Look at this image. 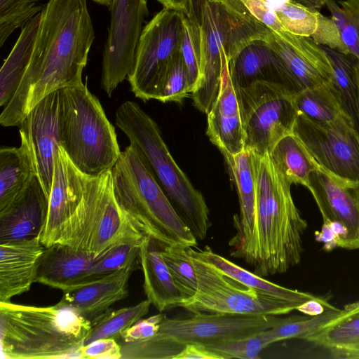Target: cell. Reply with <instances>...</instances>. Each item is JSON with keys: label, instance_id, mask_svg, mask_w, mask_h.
Here are the masks:
<instances>
[{"label": "cell", "instance_id": "obj_45", "mask_svg": "<svg viewBox=\"0 0 359 359\" xmlns=\"http://www.w3.org/2000/svg\"><path fill=\"white\" fill-rule=\"evenodd\" d=\"M344 23L340 29L341 39L351 54L359 61V0H339Z\"/></svg>", "mask_w": 359, "mask_h": 359}, {"label": "cell", "instance_id": "obj_6", "mask_svg": "<svg viewBox=\"0 0 359 359\" xmlns=\"http://www.w3.org/2000/svg\"><path fill=\"white\" fill-rule=\"evenodd\" d=\"M60 145L90 177L111 170L119 157L114 127L83 82L60 90Z\"/></svg>", "mask_w": 359, "mask_h": 359}, {"label": "cell", "instance_id": "obj_50", "mask_svg": "<svg viewBox=\"0 0 359 359\" xmlns=\"http://www.w3.org/2000/svg\"><path fill=\"white\" fill-rule=\"evenodd\" d=\"M344 233V227L336 222L326 221L320 231L314 233L316 241L323 243V249L330 252L336 248H339L342 236Z\"/></svg>", "mask_w": 359, "mask_h": 359}, {"label": "cell", "instance_id": "obj_32", "mask_svg": "<svg viewBox=\"0 0 359 359\" xmlns=\"http://www.w3.org/2000/svg\"><path fill=\"white\" fill-rule=\"evenodd\" d=\"M304 340L327 350L359 343V302L346 305L333 319L309 334Z\"/></svg>", "mask_w": 359, "mask_h": 359}, {"label": "cell", "instance_id": "obj_58", "mask_svg": "<svg viewBox=\"0 0 359 359\" xmlns=\"http://www.w3.org/2000/svg\"><path fill=\"white\" fill-rule=\"evenodd\" d=\"M355 77L359 94V61L357 60L355 65Z\"/></svg>", "mask_w": 359, "mask_h": 359}, {"label": "cell", "instance_id": "obj_19", "mask_svg": "<svg viewBox=\"0 0 359 359\" xmlns=\"http://www.w3.org/2000/svg\"><path fill=\"white\" fill-rule=\"evenodd\" d=\"M87 176L74 165L60 145L48 198L47 218L39 236L45 247L57 243L83 191Z\"/></svg>", "mask_w": 359, "mask_h": 359}, {"label": "cell", "instance_id": "obj_48", "mask_svg": "<svg viewBox=\"0 0 359 359\" xmlns=\"http://www.w3.org/2000/svg\"><path fill=\"white\" fill-rule=\"evenodd\" d=\"M164 315L157 314L140 319L121 334L120 343H131L151 339L158 332Z\"/></svg>", "mask_w": 359, "mask_h": 359}, {"label": "cell", "instance_id": "obj_34", "mask_svg": "<svg viewBox=\"0 0 359 359\" xmlns=\"http://www.w3.org/2000/svg\"><path fill=\"white\" fill-rule=\"evenodd\" d=\"M293 98L298 114L314 121L350 118L344 112L333 86L304 88L295 93Z\"/></svg>", "mask_w": 359, "mask_h": 359}, {"label": "cell", "instance_id": "obj_33", "mask_svg": "<svg viewBox=\"0 0 359 359\" xmlns=\"http://www.w3.org/2000/svg\"><path fill=\"white\" fill-rule=\"evenodd\" d=\"M327 55L332 68L333 86L343 109L359 132V94L355 77L357 58L321 46Z\"/></svg>", "mask_w": 359, "mask_h": 359}, {"label": "cell", "instance_id": "obj_46", "mask_svg": "<svg viewBox=\"0 0 359 359\" xmlns=\"http://www.w3.org/2000/svg\"><path fill=\"white\" fill-rule=\"evenodd\" d=\"M311 38L318 45L327 46L344 54H351L341 39L336 22L319 11L317 29Z\"/></svg>", "mask_w": 359, "mask_h": 359}, {"label": "cell", "instance_id": "obj_51", "mask_svg": "<svg viewBox=\"0 0 359 359\" xmlns=\"http://www.w3.org/2000/svg\"><path fill=\"white\" fill-rule=\"evenodd\" d=\"M174 359H220L205 346L187 344Z\"/></svg>", "mask_w": 359, "mask_h": 359}, {"label": "cell", "instance_id": "obj_37", "mask_svg": "<svg viewBox=\"0 0 359 359\" xmlns=\"http://www.w3.org/2000/svg\"><path fill=\"white\" fill-rule=\"evenodd\" d=\"M341 311L339 309H327L316 316H290L281 323L266 330L265 337L268 346L272 343L288 339H304L332 319Z\"/></svg>", "mask_w": 359, "mask_h": 359}, {"label": "cell", "instance_id": "obj_40", "mask_svg": "<svg viewBox=\"0 0 359 359\" xmlns=\"http://www.w3.org/2000/svg\"><path fill=\"white\" fill-rule=\"evenodd\" d=\"M318 13V10L307 8L294 0L276 11L284 31L307 37H311L317 29Z\"/></svg>", "mask_w": 359, "mask_h": 359}, {"label": "cell", "instance_id": "obj_23", "mask_svg": "<svg viewBox=\"0 0 359 359\" xmlns=\"http://www.w3.org/2000/svg\"><path fill=\"white\" fill-rule=\"evenodd\" d=\"M44 249L39 238L0 243V302L29 290Z\"/></svg>", "mask_w": 359, "mask_h": 359}, {"label": "cell", "instance_id": "obj_41", "mask_svg": "<svg viewBox=\"0 0 359 359\" xmlns=\"http://www.w3.org/2000/svg\"><path fill=\"white\" fill-rule=\"evenodd\" d=\"M180 52L186 67L191 94L200 75L201 34L200 24L184 15V29Z\"/></svg>", "mask_w": 359, "mask_h": 359}, {"label": "cell", "instance_id": "obj_29", "mask_svg": "<svg viewBox=\"0 0 359 359\" xmlns=\"http://www.w3.org/2000/svg\"><path fill=\"white\" fill-rule=\"evenodd\" d=\"M19 147L0 149V210L6 207L36 175L30 149L20 138Z\"/></svg>", "mask_w": 359, "mask_h": 359}, {"label": "cell", "instance_id": "obj_15", "mask_svg": "<svg viewBox=\"0 0 359 359\" xmlns=\"http://www.w3.org/2000/svg\"><path fill=\"white\" fill-rule=\"evenodd\" d=\"M18 127L20 138L30 149L36 175L49 198L60 147V90L40 100Z\"/></svg>", "mask_w": 359, "mask_h": 359}, {"label": "cell", "instance_id": "obj_26", "mask_svg": "<svg viewBox=\"0 0 359 359\" xmlns=\"http://www.w3.org/2000/svg\"><path fill=\"white\" fill-rule=\"evenodd\" d=\"M139 262L144 276L143 289L151 304L160 312L179 306L185 298L175 285L161 255V247L155 239L144 238Z\"/></svg>", "mask_w": 359, "mask_h": 359}, {"label": "cell", "instance_id": "obj_2", "mask_svg": "<svg viewBox=\"0 0 359 359\" xmlns=\"http://www.w3.org/2000/svg\"><path fill=\"white\" fill-rule=\"evenodd\" d=\"M257 189L254 227L248 240L230 255L250 265L265 277L286 272L298 264L307 228L291 194V183L280 172L269 154L253 152Z\"/></svg>", "mask_w": 359, "mask_h": 359}, {"label": "cell", "instance_id": "obj_44", "mask_svg": "<svg viewBox=\"0 0 359 359\" xmlns=\"http://www.w3.org/2000/svg\"><path fill=\"white\" fill-rule=\"evenodd\" d=\"M189 93L187 70L180 50L170 65L159 101L182 102Z\"/></svg>", "mask_w": 359, "mask_h": 359}, {"label": "cell", "instance_id": "obj_1", "mask_svg": "<svg viewBox=\"0 0 359 359\" xmlns=\"http://www.w3.org/2000/svg\"><path fill=\"white\" fill-rule=\"evenodd\" d=\"M95 37L87 0L45 4L29 64L15 95L0 115L1 125L19 126L46 95L82 83Z\"/></svg>", "mask_w": 359, "mask_h": 359}, {"label": "cell", "instance_id": "obj_30", "mask_svg": "<svg viewBox=\"0 0 359 359\" xmlns=\"http://www.w3.org/2000/svg\"><path fill=\"white\" fill-rule=\"evenodd\" d=\"M272 162L291 184L309 185L310 175L320 168L293 134L280 139L269 154Z\"/></svg>", "mask_w": 359, "mask_h": 359}, {"label": "cell", "instance_id": "obj_27", "mask_svg": "<svg viewBox=\"0 0 359 359\" xmlns=\"http://www.w3.org/2000/svg\"><path fill=\"white\" fill-rule=\"evenodd\" d=\"M187 250L190 255L210 264L227 277L264 295L299 305L317 297L308 292L289 289L270 282L215 253L209 246L202 250L190 247L187 248Z\"/></svg>", "mask_w": 359, "mask_h": 359}, {"label": "cell", "instance_id": "obj_13", "mask_svg": "<svg viewBox=\"0 0 359 359\" xmlns=\"http://www.w3.org/2000/svg\"><path fill=\"white\" fill-rule=\"evenodd\" d=\"M194 314L186 318L164 316L158 333L184 345L209 346L270 329L286 319L273 315L203 312Z\"/></svg>", "mask_w": 359, "mask_h": 359}, {"label": "cell", "instance_id": "obj_25", "mask_svg": "<svg viewBox=\"0 0 359 359\" xmlns=\"http://www.w3.org/2000/svg\"><path fill=\"white\" fill-rule=\"evenodd\" d=\"M223 156L236 185L240 205L239 215L233 217L236 232L229 242L230 252H233L248 240L254 227L257 189L253 151L244 149L236 155Z\"/></svg>", "mask_w": 359, "mask_h": 359}, {"label": "cell", "instance_id": "obj_4", "mask_svg": "<svg viewBox=\"0 0 359 359\" xmlns=\"http://www.w3.org/2000/svg\"><path fill=\"white\" fill-rule=\"evenodd\" d=\"M111 175L119 206L146 236L155 239L161 246H196L198 240L135 147L130 144L121 151Z\"/></svg>", "mask_w": 359, "mask_h": 359}, {"label": "cell", "instance_id": "obj_55", "mask_svg": "<svg viewBox=\"0 0 359 359\" xmlns=\"http://www.w3.org/2000/svg\"><path fill=\"white\" fill-rule=\"evenodd\" d=\"M163 8L179 11L189 15L190 0H156Z\"/></svg>", "mask_w": 359, "mask_h": 359}, {"label": "cell", "instance_id": "obj_52", "mask_svg": "<svg viewBox=\"0 0 359 359\" xmlns=\"http://www.w3.org/2000/svg\"><path fill=\"white\" fill-rule=\"evenodd\" d=\"M336 309L325 299L317 297L309 299L297 306V311L309 316H316L323 313L327 309Z\"/></svg>", "mask_w": 359, "mask_h": 359}, {"label": "cell", "instance_id": "obj_20", "mask_svg": "<svg viewBox=\"0 0 359 359\" xmlns=\"http://www.w3.org/2000/svg\"><path fill=\"white\" fill-rule=\"evenodd\" d=\"M48 211V197L36 175L0 210V243L39 238Z\"/></svg>", "mask_w": 359, "mask_h": 359}, {"label": "cell", "instance_id": "obj_47", "mask_svg": "<svg viewBox=\"0 0 359 359\" xmlns=\"http://www.w3.org/2000/svg\"><path fill=\"white\" fill-rule=\"evenodd\" d=\"M121 346L114 339H100L83 345L78 359H121Z\"/></svg>", "mask_w": 359, "mask_h": 359}, {"label": "cell", "instance_id": "obj_35", "mask_svg": "<svg viewBox=\"0 0 359 359\" xmlns=\"http://www.w3.org/2000/svg\"><path fill=\"white\" fill-rule=\"evenodd\" d=\"M151 304L147 299L133 306L104 311L90 320V330L84 345L100 339L118 341L123 331L149 312Z\"/></svg>", "mask_w": 359, "mask_h": 359}, {"label": "cell", "instance_id": "obj_39", "mask_svg": "<svg viewBox=\"0 0 359 359\" xmlns=\"http://www.w3.org/2000/svg\"><path fill=\"white\" fill-rule=\"evenodd\" d=\"M40 0H0V46H2L13 31L22 28L41 12Z\"/></svg>", "mask_w": 359, "mask_h": 359}, {"label": "cell", "instance_id": "obj_12", "mask_svg": "<svg viewBox=\"0 0 359 359\" xmlns=\"http://www.w3.org/2000/svg\"><path fill=\"white\" fill-rule=\"evenodd\" d=\"M104 46L100 85L110 97L132 72L145 18L147 0H113Z\"/></svg>", "mask_w": 359, "mask_h": 359}, {"label": "cell", "instance_id": "obj_43", "mask_svg": "<svg viewBox=\"0 0 359 359\" xmlns=\"http://www.w3.org/2000/svg\"><path fill=\"white\" fill-rule=\"evenodd\" d=\"M264 332L205 346L220 359H257L259 358V353L268 346Z\"/></svg>", "mask_w": 359, "mask_h": 359}, {"label": "cell", "instance_id": "obj_17", "mask_svg": "<svg viewBox=\"0 0 359 359\" xmlns=\"http://www.w3.org/2000/svg\"><path fill=\"white\" fill-rule=\"evenodd\" d=\"M268 43L304 88L333 86L327 53L311 37L272 32Z\"/></svg>", "mask_w": 359, "mask_h": 359}, {"label": "cell", "instance_id": "obj_49", "mask_svg": "<svg viewBox=\"0 0 359 359\" xmlns=\"http://www.w3.org/2000/svg\"><path fill=\"white\" fill-rule=\"evenodd\" d=\"M250 13L274 32L283 30L276 16L264 0H241Z\"/></svg>", "mask_w": 359, "mask_h": 359}, {"label": "cell", "instance_id": "obj_53", "mask_svg": "<svg viewBox=\"0 0 359 359\" xmlns=\"http://www.w3.org/2000/svg\"><path fill=\"white\" fill-rule=\"evenodd\" d=\"M335 358L359 359V343L337 349L329 350Z\"/></svg>", "mask_w": 359, "mask_h": 359}, {"label": "cell", "instance_id": "obj_22", "mask_svg": "<svg viewBox=\"0 0 359 359\" xmlns=\"http://www.w3.org/2000/svg\"><path fill=\"white\" fill-rule=\"evenodd\" d=\"M137 261L97 280L63 291L60 300L90 321L128 294V282Z\"/></svg>", "mask_w": 359, "mask_h": 359}, {"label": "cell", "instance_id": "obj_18", "mask_svg": "<svg viewBox=\"0 0 359 359\" xmlns=\"http://www.w3.org/2000/svg\"><path fill=\"white\" fill-rule=\"evenodd\" d=\"M229 69L234 89L259 81L282 86L293 93L304 89L266 41L256 40L245 46L229 61Z\"/></svg>", "mask_w": 359, "mask_h": 359}, {"label": "cell", "instance_id": "obj_5", "mask_svg": "<svg viewBox=\"0 0 359 359\" xmlns=\"http://www.w3.org/2000/svg\"><path fill=\"white\" fill-rule=\"evenodd\" d=\"M115 123L144 158L196 239H205L211 226L205 199L172 158L155 121L136 102L128 100L116 109Z\"/></svg>", "mask_w": 359, "mask_h": 359}, {"label": "cell", "instance_id": "obj_36", "mask_svg": "<svg viewBox=\"0 0 359 359\" xmlns=\"http://www.w3.org/2000/svg\"><path fill=\"white\" fill-rule=\"evenodd\" d=\"M161 247V255L175 285L185 298L184 301L189 299L196 292L197 278L187 248L178 245Z\"/></svg>", "mask_w": 359, "mask_h": 359}, {"label": "cell", "instance_id": "obj_9", "mask_svg": "<svg viewBox=\"0 0 359 359\" xmlns=\"http://www.w3.org/2000/svg\"><path fill=\"white\" fill-rule=\"evenodd\" d=\"M184 15L181 11L163 8L143 27L134 67L127 78L136 97L144 102L160 100L171 62L180 50Z\"/></svg>", "mask_w": 359, "mask_h": 359}, {"label": "cell", "instance_id": "obj_11", "mask_svg": "<svg viewBox=\"0 0 359 359\" xmlns=\"http://www.w3.org/2000/svg\"><path fill=\"white\" fill-rule=\"evenodd\" d=\"M292 133L322 170L359 182V132L350 118L317 122L298 114Z\"/></svg>", "mask_w": 359, "mask_h": 359}, {"label": "cell", "instance_id": "obj_16", "mask_svg": "<svg viewBox=\"0 0 359 359\" xmlns=\"http://www.w3.org/2000/svg\"><path fill=\"white\" fill-rule=\"evenodd\" d=\"M307 189L323 222H337L347 229L342 248L359 249V182L344 180L320 168L311 172Z\"/></svg>", "mask_w": 359, "mask_h": 359}, {"label": "cell", "instance_id": "obj_14", "mask_svg": "<svg viewBox=\"0 0 359 359\" xmlns=\"http://www.w3.org/2000/svg\"><path fill=\"white\" fill-rule=\"evenodd\" d=\"M201 17L200 75L191 96L196 107L208 114L221 90L222 55L229 41V23L226 11L219 0L208 1L203 8Z\"/></svg>", "mask_w": 359, "mask_h": 359}, {"label": "cell", "instance_id": "obj_31", "mask_svg": "<svg viewBox=\"0 0 359 359\" xmlns=\"http://www.w3.org/2000/svg\"><path fill=\"white\" fill-rule=\"evenodd\" d=\"M229 23V36L225 49L228 61L252 41H268L272 30L254 17L241 0H219Z\"/></svg>", "mask_w": 359, "mask_h": 359}, {"label": "cell", "instance_id": "obj_38", "mask_svg": "<svg viewBox=\"0 0 359 359\" xmlns=\"http://www.w3.org/2000/svg\"><path fill=\"white\" fill-rule=\"evenodd\" d=\"M120 344L121 359H174L185 346L158 332L147 340Z\"/></svg>", "mask_w": 359, "mask_h": 359}, {"label": "cell", "instance_id": "obj_3", "mask_svg": "<svg viewBox=\"0 0 359 359\" xmlns=\"http://www.w3.org/2000/svg\"><path fill=\"white\" fill-rule=\"evenodd\" d=\"M90 321L60 301L49 306L0 302L3 359L78 358Z\"/></svg>", "mask_w": 359, "mask_h": 359}, {"label": "cell", "instance_id": "obj_42", "mask_svg": "<svg viewBox=\"0 0 359 359\" xmlns=\"http://www.w3.org/2000/svg\"><path fill=\"white\" fill-rule=\"evenodd\" d=\"M139 250L140 245L130 243L119 244L111 248L97 257L86 278L81 284L100 278L137 261Z\"/></svg>", "mask_w": 359, "mask_h": 359}, {"label": "cell", "instance_id": "obj_7", "mask_svg": "<svg viewBox=\"0 0 359 359\" xmlns=\"http://www.w3.org/2000/svg\"><path fill=\"white\" fill-rule=\"evenodd\" d=\"M145 237L119 206L111 170L97 177L87 176L57 243L97 257L119 244L140 246Z\"/></svg>", "mask_w": 359, "mask_h": 359}, {"label": "cell", "instance_id": "obj_24", "mask_svg": "<svg viewBox=\"0 0 359 359\" xmlns=\"http://www.w3.org/2000/svg\"><path fill=\"white\" fill-rule=\"evenodd\" d=\"M96 258L93 254L55 243L45 247L34 282L63 292L82 283Z\"/></svg>", "mask_w": 359, "mask_h": 359}, {"label": "cell", "instance_id": "obj_28", "mask_svg": "<svg viewBox=\"0 0 359 359\" xmlns=\"http://www.w3.org/2000/svg\"><path fill=\"white\" fill-rule=\"evenodd\" d=\"M40 21L41 13L21 28L13 48L1 68V107L9 104L20 85L31 60Z\"/></svg>", "mask_w": 359, "mask_h": 359}, {"label": "cell", "instance_id": "obj_21", "mask_svg": "<svg viewBox=\"0 0 359 359\" xmlns=\"http://www.w3.org/2000/svg\"><path fill=\"white\" fill-rule=\"evenodd\" d=\"M222 57L221 90L215 105L207 114L206 134L223 155H236L245 149V133L225 48Z\"/></svg>", "mask_w": 359, "mask_h": 359}, {"label": "cell", "instance_id": "obj_57", "mask_svg": "<svg viewBox=\"0 0 359 359\" xmlns=\"http://www.w3.org/2000/svg\"><path fill=\"white\" fill-rule=\"evenodd\" d=\"M266 4L275 12L280 9L287 2L292 0H264Z\"/></svg>", "mask_w": 359, "mask_h": 359}, {"label": "cell", "instance_id": "obj_56", "mask_svg": "<svg viewBox=\"0 0 359 359\" xmlns=\"http://www.w3.org/2000/svg\"><path fill=\"white\" fill-rule=\"evenodd\" d=\"M296 2L311 9H319L326 5L327 0H294Z\"/></svg>", "mask_w": 359, "mask_h": 359}, {"label": "cell", "instance_id": "obj_8", "mask_svg": "<svg viewBox=\"0 0 359 359\" xmlns=\"http://www.w3.org/2000/svg\"><path fill=\"white\" fill-rule=\"evenodd\" d=\"M245 133V149L263 156L292 134L298 111L294 95L285 87L255 82L234 89Z\"/></svg>", "mask_w": 359, "mask_h": 359}, {"label": "cell", "instance_id": "obj_10", "mask_svg": "<svg viewBox=\"0 0 359 359\" xmlns=\"http://www.w3.org/2000/svg\"><path fill=\"white\" fill-rule=\"evenodd\" d=\"M189 255L196 274L197 290L194 296L182 302L179 306L193 313L210 312L277 316L289 313L299 306L245 287L210 264Z\"/></svg>", "mask_w": 359, "mask_h": 359}, {"label": "cell", "instance_id": "obj_54", "mask_svg": "<svg viewBox=\"0 0 359 359\" xmlns=\"http://www.w3.org/2000/svg\"><path fill=\"white\" fill-rule=\"evenodd\" d=\"M209 1L211 0H190L189 15L187 16L197 23L201 24L203 8Z\"/></svg>", "mask_w": 359, "mask_h": 359}, {"label": "cell", "instance_id": "obj_59", "mask_svg": "<svg viewBox=\"0 0 359 359\" xmlns=\"http://www.w3.org/2000/svg\"><path fill=\"white\" fill-rule=\"evenodd\" d=\"M94 2H96L100 5L107 6L109 8L112 4L113 0H92Z\"/></svg>", "mask_w": 359, "mask_h": 359}]
</instances>
